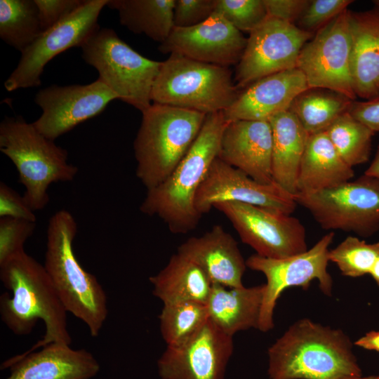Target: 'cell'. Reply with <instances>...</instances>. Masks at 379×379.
I'll list each match as a JSON object with an SVG mask.
<instances>
[{"label":"cell","instance_id":"bcb514c9","mask_svg":"<svg viewBox=\"0 0 379 379\" xmlns=\"http://www.w3.org/2000/svg\"><path fill=\"white\" fill-rule=\"evenodd\" d=\"M377 8H379V0H375L373 1Z\"/></svg>","mask_w":379,"mask_h":379},{"label":"cell","instance_id":"ac0fdd59","mask_svg":"<svg viewBox=\"0 0 379 379\" xmlns=\"http://www.w3.org/2000/svg\"><path fill=\"white\" fill-rule=\"evenodd\" d=\"M246 42L242 32L214 12L197 25L174 27L159 50L164 54H178L197 61L229 67L238 64Z\"/></svg>","mask_w":379,"mask_h":379},{"label":"cell","instance_id":"4fadbf2b","mask_svg":"<svg viewBox=\"0 0 379 379\" xmlns=\"http://www.w3.org/2000/svg\"><path fill=\"white\" fill-rule=\"evenodd\" d=\"M213 208L226 216L242 242L260 256L284 258L307 250L305 227L291 215L234 201L219 202Z\"/></svg>","mask_w":379,"mask_h":379},{"label":"cell","instance_id":"8d00e7d4","mask_svg":"<svg viewBox=\"0 0 379 379\" xmlns=\"http://www.w3.org/2000/svg\"><path fill=\"white\" fill-rule=\"evenodd\" d=\"M216 0H175L174 27H190L207 20L215 11Z\"/></svg>","mask_w":379,"mask_h":379},{"label":"cell","instance_id":"cb8c5ba5","mask_svg":"<svg viewBox=\"0 0 379 379\" xmlns=\"http://www.w3.org/2000/svg\"><path fill=\"white\" fill-rule=\"evenodd\" d=\"M265 284L252 287L229 288L213 284L206 302L208 319L223 333L258 327Z\"/></svg>","mask_w":379,"mask_h":379},{"label":"cell","instance_id":"d590c367","mask_svg":"<svg viewBox=\"0 0 379 379\" xmlns=\"http://www.w3.org/2000/svg\"><path fill=\"white\" fill-rule=\"evenodd\" d=\"M353 2L352 0H312L298 19L300 29L313 33L340 15Z\"/></svg>","mask_w":379,"mask_h":379},{"label":"cell","instance_id":"6da1fadb","mask_svg":"<svg viewBox=\"0 0 379 379\" xmlns=\"http://www.w3.org/2000/svg\"><path fill=\"white\" fill-rule=\"evenodd\" d=\"M0 279L12 293L0 297L1 319L13 333L28 335L39 320L44 323L42 339L25 352L52 343L70 345L67 312L44 265L23 251L0 264Z\"/></svg>","mask_w":379,"mask_h":379},{"label":"cell","instance_id":"5bb4252c","mask_svg":"<svg viewBox=\"0 0 379 379\" xmlns=\"http://www.w3.org/2000/svg\"><path fill=\"white\" fill-rule=\"evenodd\" d=\"M312 36L293 23L267 17L249 34L236 67V88H246L267 76L296 68L300 52Z\"/></svg>","mask_w":379,"mask_h":379},{"label":"cell","instance_id":"484cf974","mask_svg":"<svg viewBox=\"0 0 379 379\" xmlns=\"http://www.w3.org/2000/svg\"><path fill=\"white\" fill-rule=\"evenodd\" d=\"M268 121L272 135V180L294 196L297 193L298 172L309 134L289 110L275 114Z\"/></svg>","mask_w":379,"mask_h":379},{"label":"cell","instance_id":"83f0119b","mask_svg":"<svg viewBox=\"0 0 379 379\" xmlns=\"http://www.w3.org/2000/svg\"><path fill=\"white\" fill-rule=\"evenodd\" d=\"M175 0H108L117 11L120 23L135 34H143L160 44L174 27Z\"/></svg>","mask_w":379,"mask_h":379},{"label":"cell","instance_id":"ab89813d","mask_svg":"<svg viewBox=\"0 0 379 379\" xmlns=\"http://www.w3.org/2000/svg\"><path fill=\"white\" fill-rule=\"evenodd\" d=\"M268 17L290 23L298 20L310 1L307 0H263Z\"/></svg>","mask_w":379,"mask_h":379},{"label":"cell","instance_id":"b9f144b4","mask_svg":"<svg viewBox=\"0 0 379 379\" xmlns=\"http://www.w3.org/2000/svg\"><path fill=\"white\" fill-rule=\"evenodd\" d=\"M354 345L379 352V331H371L354 342Z\"/></svg>","mask_w":379,"mask_h":379},{"label":"cell","instance_id":"2e32d148","mask_svg":"<svg viewBox=\"0 0 379 379\" xmlns=\"http://www.w3.org/2000/svg\"><path fill=\"white\" fill-rule=\"evenodd\" d=\"M223 201L248 204L285 215H291L298 205L293 196L274 182H259L217 157L198 190L194 206L202 216Z\"/></svg>","mask_w":379,"mask_h":379},{"label":"cell","instance_id":"836d02e7","mask_svg":"<svg viewBox=\"0 0 379 379\" xmlns=\"http://www.w3.org/2000/svg\"><path fill=\"white\" fill-rule=\"evenodd\" d=\"M214 12L241 32L249 34L268 17L263 0H216Z\"/></svg>","mask_w":379,"mask_h":379},{"label":"cell","instance_id":"44dd1931","mask_svg":"<svg viewBox=\"0 0 379 379\" xmlns=\"http://www.w3.org/2000/svg\"><path fill=\"white\" fill-rule=\"evenodd\" d=\"M310 88L304 74L297 68L273 74L257 80L239 94L222 111L225 121H269L288 110L293 100Z\"/></svg>","mask_w":379,"mask_h":379},{"label":"cell","instance_id":"7c38bea8","mask_svg":"<svg viewBox=\"0 0 379 379\" xmlns=\"http://www.w3.org/2000/svg\"><path fill=\"white\" fill-rule=\"evenodd\" d=\"M296 68L310 88H324L352 100L357 95L351 72L350 11L345 10L319 29L301 49Z\"/></svg>","mask_w":379,"mask_h":379},{"label":"cell","instance_id":"7bdbcfd3","mask_svg":"<svg viewBox=\"0 0 379 379\" xmlns=\"http://www.w3.org/2000/svg\"><path fill=\"white\" fill-rule=\"evenodd\" d=\"M364 174L379 179V145L373 159Z\"/></svg>","mask_w":379,"mask_h":379},{"label":"cell","instance_id":"e575fe53","mask_svg":"<svg viewBox=\"0 0 379 379\" xmlns=\"http://www.w3.org/2000/svg\"><path fill=\"white\" fill-rule=\"evenodd\" d=\"M36 222L10 217L0 218V264L25 251L27 239L33 234Z\"/></svg>","mask_w":379,"mask_h":379},{"label":"cell","instance_id":"ffe728a7","mask_svg":"<svg viewBox=\"0 0 379 379\" xmlns=\"http://www.w3.org/2000/svg\"><path fill=\"white\" fill-rule=\"evenodd\" d=\"M8 368L6 379H91L100 369L90 352L58 343L18 354L1 365V370Z\"/></svg>","mask_w":379,"mask_h":379},{"label":"cell","instance_id":"f1b7e54d","mask_svg":"<svg viewBox=\"0 0 379 379\" xmlns=\"http://www.w3.org/2000/svg\"><path fill=\"white\" fill-rule=\"evenodd\" d=\"M354 100L324 88H308L292 102V112L309 135L325 131L341 114L348 112Z\"/></svg>","mask_w":379,"mask_h":379},{"label":"cell","instance_id":"9a60e30c","mask_svg":"<svg viewBox=\"0 0 379 379\" xmlns=\"http://www.w3.org/2000/svg\"><path fill=\"white\" fill-rule=\"evenodd\" d=\"M117 96L98 78L86 85H52L40 89L34 98L42 109L34 126L55 140L79 124L100 114Z\"/></svg>","mask_w":379,"mask_h":379},{"label":"cell","instance_id":"4dcf8cb0","mask_svg":"<svg viewBox=\"0 0 379 379\" xmlns=\"http://www.w3.org/2000/svg\"><path fill=\"white\" fill-rule=\"evenodd\" d=\"M206 303L180 301L164 304L159 315V328L166 346L180 345L208 321Z\"/></svg>","mask_w":379,"mask_h":379},{"label":"cell","instance_id":"8992f818","mask_svg":"<svg viewBox=\"0 0 379 379\" xmlns=\"http://www.w3.org/2000/svg\"><path fill=\"white\" fill-rule=\"evenodd\" d=\"M0 150L15 165L23 197L34 211L49 202L50 185L72 181L78 168L67 161V150L39 133L22 117H6L0 124Z\"/></svg>","mask_w":379,"mask_h":379},{"label":"cell","instance_id":"60d3db41","mask_svg":"<svg viewBox=\"0 0 379 379\" xmlns=\"http://www.w3.org/2000/svg\"><path fill=\"white\" fill-rule=\"evenodd\" d=\"M348 112L375 133L379 132V96L366 101H353Z\"/></svg>","mask_w":379,"mask_h":379},{"label":"cell","instance_id":"277c9868","mask_svg":"<svg viewBox=\"0 0 379 379\" xmlns=\"http://www.w3.org/2000/svg\"><path fill=\"white\" fill-rule=\"evenodd\" d=\"M77 223L66 210L49 219L44 267L67 312L81 320L97 337L107 316V296L97 278L86 271L74 254Z\"/></svg>","mask_w":379,"mask_h":379},{"label":"cell","instance_id":"ee69618b","mask_svg":"<svg viewBox=\"0 0 379 379\" xmlns=\"http://www.w3.org/2000/svg\"><path fill=\"white\" fill-rule=\"evenodd\" d=\"M369 274L371 275L377 285L379 286V257L373 265Z\"/></svg>","mask_w":379,"mask_h":379},{"label":"cell","instance_id":"4316f807","mask_svg":"<svg viewBox=\"0 0 379 379\" xmlns=\"http://www.w3.org/2000/svg\"><path fill=\"white\" fill-rule=\"evenodd\" d=\"M149 280L153 295L163 304L180 301L206 303L213 285L196 263L178 252Z\"/></svg>","mask_w":379,"mask_h":379},{"label":"cell","instance_id":"7a4b0ae2","mask_svg":"<svg viewBox=\"0 0 379 379\" xmlns=\"http://www.w3.org/2000/svg\"><path fill=\"white\" fill-rule=\"evenodd\" d=\"M350 338L340 329L300 319L268 349L270 379H340L362 375Z\"/></svg>","mask_w":379,"mask_h":379},{"label":"cell","instance_id":"3957f363","mask_svg":"<svg viewBox=\"0 0 379 379\" xmlns=\"http://www.w3.org/2000/svg\"><path fill=\"white\" fill-rule=\"evenodd\" d=\"M227 124L223 112L206 114L197 138L172 173L159 185L147 190L140 210L157 215L174 234L196 228L201 218L196 210V194L218 157L222 133Z\"/></svg>","mask_w":379,"mask_h":379},{"label":"cell","instance_id":"9c48e42d","mask_svg":"<svg viewBox=\"0 0 379 379\" xmlns=\"http://www.w3.org/2000/svg\"><path fill=\"white\" fill-rule=\"evenodd\" d=\"M305 208L326 230L352 232L368 237L379 230V179L364 174L353 181L310 193H297Z\"/></svg>","mask_w":379,"mask_h":379},{"label":"cell","instance_id":"e0dca14e","mask_svg":"<svg viewBox=\"0 0 379 379\" xmlns=\"http://www.w3.org/2000/svg\"><path fill=\"white\" fill-rule=\"evenodd\" d=\"M233 351V337L208 319L183 343L166 346L158 373L161 379H223Z\"/></svg>","mask_w":379,"mask_h":379},{"label":"cell","instance_id":"8fae6325","mask_svg":"<svg viewBox=\"0 0 379 379\" xmlns=\"http://www.w3.org/2000/svg\"><path fill=\"white\" fill-rule=\"evenodd\" d=\"M108 0H84L62 21L42 32L21 53L19 62L4 83L8 91L37 87L45 66L56 55L81 47L100 29L98 17Z\"/></svg>","mask_w":379,"mask_h":379},{"label":"cell","instance_id":"f6af8a7d","mask_svg":"<svg viewBox=\"0 0 379 379\" xmlns=\"http://www.w3.org/2000/svg\"><path fill=\"white\" fill-rule=\"evenodd\" d=\"M340 379H377V375H369L366 377H363L362 375L359 377H347Z\"/></svg>","mask_w":379,"mask_h":379},{"label":"cell","instance_id":"ba28073f","mask_svg":"<svg viewBox=\"0 0 379 379\" xmlns=\"http://www.w3.org/2000/svg\"><path fill=\"white\" fill-rule=\"evenodd\" d=\"M81 48L83 59L119 100L141 113L150 107L161 62L142 56L108 28L98 29Z\"/></svg>","mask_w":379,"mask_h":379},{"label":"cell","instance_id":"5b68a950","mask_svg":"<svg viewBox=\"0 0 379 379\" xmlns=\"http://www.w3.org/2000/svg\"><path fill=\"white\" fill-rule=\"evenodd\" d=\"M142 114L133 143L135 174L149 190L175 170L199 135L206 114L157 103Z\"/></svg>","mask_w":379,"mask_h":379},{"label":"cell","instance_id":"d6986e66","mask_svg":"<svg viewBox=\"0 0 379 379\" xmlns=\"http://www.w3.org/2000/svg\"><path fill=\"white\" fill-rule=\"evenodd\" d=\"M272 135L268 121L237 120L227 123L218 157L255 180L269 184L272 175Z\"/></svg>","mask_w":379,"mask_h":379},{"label":"cell","instance_id":"603a6c76","mask_svg":"<svg viewBox=\"0 0 379 379\" xmlns=\"http://www.w3.org/2000/svg\"><path fill=\"white\" fill-rule=\"evenodd\" d=\"M351 72L357 96H379V8L350 11Z\"/></svg>","mask_w":379,"mask_h":379},{"label":"cell","instance_id":"74e56055","mask_svg":"<svg viewBox=\"0 0 379 379\" xmlns=\"http://www.w3.org/2000/svg\"><path fill=\"white\" fill-rule=\"evenodd\" d=\"M38 8L42 32L67 18L84 3V0H34Z\"/></svg>","mask_w":379,"mask_h":379},{"label":"cell","instance_id":"7402d4cb","mask_svg":"<svg viewBox=\"0 0 379 379\" xmlns=\"http://www.w3.org/2000/svg\"><path fill=\"white\" fill-rule=\"evenodd\" d=\"M178 253L196 263L212 284L229 288L242 287L246 269L237 242L220 225H215L200 237L187 239Z\"/></svg>","mask_w":379,"mask_h":379},{"label":"cell","instance_id":"1f68e13d","mask_svg":"<svg viewBox=\"0 0 379 379\" xmlns=\"http://www.w3.org/2000/svg\"><path fill=\"white\" fill-rule=\"evenodd\" d=\"M344 161L351 167L366 163L375 133L349 112L339 116L325 131Z\"/></svg>","mask_w":379,"mask_h":379},{"label":"cell","instance_id":"f35d334b","mask_svg":"<svg viewBox=\"0 0 379 379\" xmlns=\"http://www.w3.org/2000/svg\"><path fill=\"white\" fill-rule=\"evenodd\" d=\"M10 217L36 222L34 211L23 196L4 182L0 183V218Z\"/></svg>","mask_w":379,"mask_h":379},{"label":"cell","instance_id":"7dc6e473","mask_svg":"<svg viewBox=\"0 0 379 379\" xmlns=\"http://www.w3.org/2000/svg\"><path fill=\"white\" fill-rule=\"evenodd\" d=\"M377 379H379V375H377Z\"/></svg>","mask_w":379,"mask_h":379},{"label":"cell","instance_id":"f546056e","mask_svg":"<svg viewBox=\"0 0 379 379\" xmlns=\"http://www.w3.org/2000/svg\"><path fill=\"white\" fill-rule=\"evenodd\" d=\"M42 32L34 0L0 1V38L22 53Z\"/></svg>","mask_w":379,"mask_h":379},{"label":"cell","instance_id":"30bf717a","mask_svg":"<svg viewBox=\"0 0 379 379\" xmlns=\"http://www.w3.org/2000/svg\"><path fill=\"white\" fill-rule=\"evenodd\" d=\"M334 232L324 235L306 251L284 258H268L253 254L246 260V267L262 273L265 284L263 299L258 329L267 332L273 328L274 310L281 293L289 287L307 290L312 281L317 279L321 291L331 296L333 279L327 271L329 246Z\"/></svg>","mask_w":379,"mask_h":379},{"label":"cell","instance_id":"52a82bcc","mask_svg":"<svg viewBox=\"0 0 379 379\" xmlns=\"http://www.w3.org/2000/svg\"><path fill=\"white\" fill-rule=\"evenodd\" d=\"M239 94L229 67L173 53L161 62L152 101L208 114L227 109Z\"/></svg>","mask_w":379,"mask_h":379},{"label":"cell","instance_id":"d6a6232c","mask_svg":"<svg viewBox=\"0 0 379 379\" xmlns=\"http://www.w3.org/2000/svg\"><path fill=\"white\" fill-rule=\"evenodd\" d=\"M379 257V241L368 244L357 237L348 236L329 251V261L335 263L341 274L359 277L370 272Z\"/></svg>","mask_w":379,"mask_h":379},{"label":"cell","instance_id":"d4e9b609","mask_svg":"<svg viewBox=\"0 0 379 379\" xmlns=\"http://www.w3.org/2000/svg\"><path fill=\"white\" fill-rule=\"evenodd\" d=\"M354 177L353 168L341 158L326 131L309 135L298 172L297 193L332 188Z\"/></svg>","mask_w":379,"mask_h":379}]
</instances>
